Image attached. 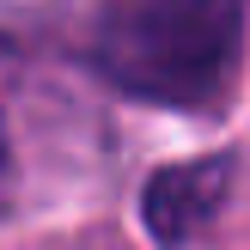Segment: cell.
Returning <instances> with one entry per match:
<instances>
[{
	"label": "cell",
	"mask_w": 250,
	"mask_h": 250,
	"mask_svg": "<svg viewBox=\"0 0 250 250\" xmlns=\"http://www.w3.org/2000/svg\"><path fill=\"white\" fill-rule=\"evenodd\" d=\"M250 0H104L92 67L116 92L165 110H214L244 61Z\"/></svg>",
	"instance_id": "1"
},
{
	"label": "cell",
	"mask_w": 250,
	"mask_h": 250,
	"mask_svg": "<svg viewBox=\"0 0 250 250\" xmlns=\"http://www.w3.org/2000/svg\"><path fill=\"white\" fill-rule=\"evenodd\" d=\"M232 165H238L232 153H208V159H183V165L153 171L146 189H141L146 232H153L159 244H171V250L195 244L220 220V208H226V195H232Z\"/></svg>",
	"instance_id": "2"
}]
</instances>
